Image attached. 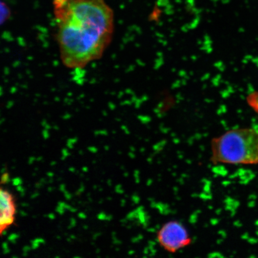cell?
<instances>
[{
  "label": "cell",
  "instance_id": "cell-1",
  "mask_svg": "<svg viewBox=\"0 0 258 258\" xmlns=\"http://www.w3.org/2000/svg\"><path fill=\"white\" fill-rule=\"evenodd\" d=\"M62 63L82 69L101 58L110 44L114 15L105 0H53Z\"/></svg>",
  "mask_w": 258,
  "mask_h": 258
},
{
  "label": "cell",
  "instance_id": "cell-2",
  "mask_svg": "<svg viewBox=\"0 0 258 258\" xmlns=\"http://www.w3.org/2000/svg\"><path fill=\"white\" fill-rule=\"evenodd\" d=\"M213 164H258V131L253 128L233 129L211 141Z\"/></svg>",
  "mask_w": 258,
  "mask_h": 258
},
{
  "label": "cell",
  "instance_id": "cell-3",
  "mask_svg": "<svg viewBox=\"0 0 258 258\" xmlns=\"http://www.w3.org/2000/svg\"><path fill=\"white\" fill-rule=\"evenodd\" d=\"M160 246L169 253H176L191 244L192 238L185 225L170 221L161 226L157 234Z\"/></svg>",
  "mask_w": 258,
  "mask_h": 258
},
{
  "label": "cell",
  "instance_id": "cell-4",
  "mask_svg": "<svg viewBox=\"0 0 258 258\" xmlns=\"http://www.w3.org/2000/svg\"><path fill=\"white\" fill-rule=\"evenodd\" d=\"M0 212L1 214L11 217H14L15 213L11 194L3 189L0 190Z\"/></svg>",
  "mask_w": 258,
  "mask_h": 258
},
{
  "label": "cell",
  "instance_id": "cell-5",
  "mask_svg": "<svg viewBox=\"0 0 258 258\" xmlns=\"http://www.w3.org/2000/svg\"><path fill=\"white\" fill-rule=\"evenodd\" d=\"M1 21L2 24L3 22H6L8 20L10 15H11V11L8 6L6 4H3V3H1Z\"/></svg>",
  "mask_w": 258,
  "mask_h": 258
},
{
  "label": "cell",
  "instance_id": "cell-6",
  "mask_svg": "<svg viewBox=\"0 0 258 258\" xmlns=\"http://www.w3.org/2000/svg\"><path fill=\"white\" fill-rule=\"evenodd\" d=\"M14 221V217H8V216L1 214V217H0V225H1L2 230H3L6 226L13 224Z\"/></svg>",
  "mask_w": 258,
  "mask_h": 258
},
{
  "label": "cell",
  "instance_id": "cell-7",
  "mask_svg": "<svg viewBox=\"0 0 258 258\" xmlns=\"http://www.w3.org/2000/svg\"><path fill=\"white\" fill-rule=\"evenodd\" d=\"M19 237V234L13 233L9 235V236L8 238V241H11L12 243L15 244L16 243V240H17Z\"/></svg>",
  "mask_w": 258,
  "mask_h": 258
},
{
  "label": "cell",
  "instance_id": "cell-8",
  "mask_svg": "<svg viewBox=\"0 0 258 258\" xmlns=\"http://www.w3.org/2000/svg\"><path fill=\"white\" fill-rule=\"evenodd\" d=\"M11 181V178H10L9 174L8 173H3L2 176V183H8Z\"/></svg>",
  "mask_w": 258,
  "mask_h": 258
},
{
  "label": "cell",
  "instance_id": "cell-9",
  "mask_svg": "<svg viewBox=\"0 0 258 258\" xmlns=\"http://www.w3.org/2000/svg\"><path fill=\"white\" fill-rule=\"evenodd\" d=\"M12 182L13 185L15 186H18L19 185H21L22 184V180L21 177H15L12 180Z\"/></svg>",
  "mask_w": 258,
  "mask_h": 258
},
{
  "label": "cell",
  "instance_id": "cell-10",
  "mask_svg": "<svg viewBox=\"0 0 258 258\" xmlns=\"http://www.w3.org/2000/svg\"><path fill=\"white\" fill-rule=\"evenodd\" d=\"M62 156L61 157V160H64L67 159V158L70 156V153L69 151L67 149V148H63L62 150Z\"/></svg>",
  "mask_w": 258,
  "mask_h": 258
},
{
  "label": "cell",
  "instance_id": "cell-11",
  "mask_svg": "<svg viewBox=\"0 0 258 258\" xmlns=\"http://www.w3.org/2000/svg\"><path fill=\"white\" fill-rule=\"evenodd\" d=\"M77 140L76 139H72V140H69L67 142V147L70 148V149H73L74 145L76 144Z\"/></svg>",
  "mask_w": 258,
  "mask_h": 258
},
{
  "label": "cell",
  "instance_id": "cell-12",
  "mask_svg": "<svg viewBox=\"0 0 258 258\" xmlns=\"http://www.w3.org/2000/svg\"><path fill=\"white\" fill-rule=\"evenodd\" d=\"M106 217H107V215L105 214V212H101L98 215V219L100 221H105L106 219Z\"/></svg>",
  "mask_w": 258,
  "mask_h": 258
},
{
  "label": "cell",
  "instance_id": "cell-13",
  "mask_svg": "<svg viewBox=\"0 0 258 258\" xmlns=\"http://www.w3.org/2000/svg\"><path fill=\"white\" fill-rule=\"evenodd\" d=\"M40 243H38V242L33 240L31 241V248L32 249L35 250L38 249L40 246Z\"/></svg>",
  "mask_w": 258,
  "mask_h": 258
},
{
  "label": "cell",
  "instance_id": "cell-14",
  "mask_svg": "<svg viewBox=\"0 0 258 258\" xmlns=\"http://www.w3.org/2000/svg\"><path fill=\"white\" fill-rule=\"evenodd\" d=\"M66 209L64 208L60 207V206L57 205L56 208V212L60 215H62L64 214V211H66Z\"/></svg>",
  "mask_w": 258,
  "mask_h": 258
},
{
  "label": "cell",
  "instance_id": "cell-15",
  "mask_svg": "<svg viewBox=\"0 0 258 258\" xmlns=\"http://www.w3.org/2000/svg\"><path fill=\"white\" fill-rule=\"evenodd\" d=\"M85 186L82 183V184L81 185L80 188L78 189V191H77L76 192V195L77 196L80 195L81 194H82L84 191H85Z\"/></svg>",
  "mask_w": 258,
  "mask_h": 258
},
{
  "label": "cell",
  "instance_id": "cell-16",
  "mask_svg": "<svg viewBox=\"0 0 258 258\" xmlns=\"http://www.w3.org/2000/svg\"><path fill=\"white\" fill-rule=\"evenodd\" d=\"M63 193L64 198H66L68 201H70V200L72 199L73 196L72 194H70L69 191H66Z\"/></svg>",
  "mask_w": 258,
  "mask_h": 258
},
{
  "label": "cell",
  "instance_id": "cell-17",
  "mask_svg": "<svg viewBox=\"0 0 258 258\" xmlns=\"http://www.w3.org/2000/svg\"><path fill=\"white\" fill-rule=\"evenodd\" d=\"M76 224H77V221H76V219L74 218L71 219L70 225L69 226V228L71 229L72 228L75 227Z\"/></svg>",
  "mask_w": 258,
  "mask_h": 258
},
{
  "label": "cell",
  "instance_id": "cell-18",
  "mask_svg": "<svg viewBox=\"0 0 258 258\" xmlns=\"http://www.w3.org/2000/svg\"><path fill=\"white\" fill-rule=\"evenodd\" d=\"M88 150L90 151V152H91L92 153H96L98 152V148H97L95 147H90L88 148Z\"/></svg>",
  "mask_w": 258,
  "mask_h": 258
},
{
  "label": "cell",
  "instance_id": "cell-19",
  "mask_svg": "<svg viewBox=\"0 0 258 258\" xmlns=\"http://www.w3.org/2000/svg\"><path fill=\"white\" fill-rule=\"evenodd\" d=\"M16 190L20 193L25 192V189L22 186V185L16 186Z\"/></svg>",
  "mask_w": 258,
  "mask_h": 258
},
{
  "label": "cell",
  "instance_id": "cell-20",
  "mask_svg": "<svg viewBox=\"0 0 258 258\" xmlns=\"http://www.w3.org/2000/svg\"><path fill=\"white\" fill-rule=\"evenodd\" d=\"M34 240L38 242V243H39L40 244L45 243V240L43 239V238H35V239H34Z\"/></svg>",
  "mask_w": 258,
  "mask_h": 258
},
{
  "label": "cell",
  "instance_id": "cell-21",
  "mask_svg": "<svg viewBox=\"0 0 258 258\" xmlns=\"http://www.w3.org/2000/svg\"><path fill=\"white\" fill-rule=\"evenodd\" d=\"M78 217L79 218L82 219H85L87 218L86 215L85 214V213H83V212L79 213V214L78 215Z\"/></svg>",
  "mask_w": 258,
  "mask_h": 258
},
{
  "label": "cell",
  "instance_id": "cell-22",
  "mask_svg": "<svg viewBox=\"0 0 258 258\" xmlns=\"http://www.w3.org/2000/svg\"><path fill=\"white\" fill-rule=\"evenodd\" d=\"M35 160H37V159H35V157H31L29 158L28 164H32V163H33L34 162V161Z\"/></svg>",
  "mask_w": 258,
  "mask_h": 258
},
{
  "label": "cell",
  "instance_id": "cell-23",
  "mask_svg": "<svg viewBox=\"0 0 258 258\" xmlns=\"http://www.w3.org/2000/svg\"><path fill=\"white\" fill-rule=\"evenodd\" d=\"M59 189L61 192H64L66 191V185L61 184L59 186Z\"/></svg>",
  "mask_w": 258,
  "mask_h": 258
},
{
  "label": "cell",
  "instance_id": "cell-24",
  "mask_svg": "<svg viewBox=\"0 0 258 258\" xmlns=\"http://www.w3.org/2000/svg\"><path fill=\"white\" fill-rule=\"evenodd\" d=\"M31 249H32V248L29 246H25L24 248H23V251H24V252H28V251H30Z\"/></svg>",
  "mask_w": 258,
  "mask_h": 258
},
{
  "label": "cell",
  "instance_id": "cell-25",
  "mask_svg": "<svg viewBox=\"0 0 258 258\" xmlns=\"http://www.w3.org/2000/svg\"><path fill=\"white\" fill-rule=\"evenodd\" d=\"M2 247L3 250L9 249V246L7 242H4L2 244Z\"/></svg>",
  "mask_w": 258,
  "mask_h": 258
},
{
  "label": "cell",
  "instance_id": "cell-26",
  "mask_svg": "<svg viewBox=\"0 0 258 258\" xmlns=\"http://www.w3.org/2000/svg\"><path fill=\"white\" fill-rule=\"evenodd\" d=\"M47 217L51 219V220H54L55 219V215L53 214H50L47 215Z\"/></svg>",
  "mask_w": 258,
  "mask_h": 258
},
{
  "label": "cell",
  "instance_id": "cell-27",
  "mask_svg": "<svg viewBox=\"0 0 258 258\" xmlns=\"http://www.w3.org/2000/svg\"><path fill=\"white\" fill-rule=\"evenodd\" d=\"M39 193L36 192H35L33 194V195H32L31 197V198L32 199H35V198H38V196H39Z\"/></svg>",
  "mask_w": 258,
  "mask_h": 258
},
{
  "label": "cell",
  "instance_id": "cell-28",
  "mask_svg": "<svg viewBox=\"0 0 258 258\" xmlns=\"http://www.w3.org/2000/svg\"><path fill=\"white\" fill-rule=\"evenodd\" d=\"M66 203L62 202H59L58 203V206H60V207H62L64 208V206H66ZM66 209V208H64Z\"/></svg>",
  "mask_w": 258,
  "mask_h": 258
},
{
  "label": "cell",
  "instance_id": "cell-29",
  "mask_svg": "<svg viewBox=\"0 0 258 258\" xmlns=\"http://www.w3.org/2000/svg\"><path fill=\"white\" fill-rule=\"evenodd\" d=\"M20 215L22 216V217H27V214L24 211H20Z\"/></svg>",
  "mask_w": 258,
  "mask_h": 258
},
{
  "label": "cell",
  "instance_id": "cell-30",
  "mask_svg": "<svg viewBox=\"0 0 258 258\" xmlns=\"http://www.w3.org/2000/svg\"><path fill=\"white\" fill-rule=\"evenodd\" d=\"M47 175L50 177V178H52V177L54 176V173L53 172H49L47 173Z\"/></svg>",
  "mask_w": 258,
  "mask_h": 258
},
{
  "label": "cell",
  "instance_id": "cell-31",
  "mask_svg": "<svg viewBox=\"0 0 258 258\" xmlns=\"http://www.w3.org/2000/svg\"><path fill=\"white\" fill-rule=\"evenodd\" d=\"M112 216L111 215H107V217H106V221H110L112 220Z\"/></svg>",
  "mask_w": 258,
  "mask_h": 258
},
{
  "label": "cell",
  "instance_id": "cell-32",
  "mask_svg": "<svg viewBox=\"0 0 258 258\" xmlns=\"http://www.w3.org/2000/svg\"><path fill=\"white\" fill-rule=\"evenodd\" d=\"M82 170L83 172H88L89 171V169L88 167H83L82 168Z\"/></svg>",
  "mask_w": 258,
  "mask_h": 258
},
{
  "label": "cell",
  "instance_id": "cell-33",
  "mask_svg": "<svg viewBox=\"0 0 258 258\" xmlns=\"http://www.w3.org/2000/svg\"><path fill=\"white\" fill-rule=\"evenodd\" d=\"M69 171L70 172L74 173L76 172V169L73 167H70Z\"/></svg>",
  "mask_w": 258,
  "mask_h": 258
},
{
  "label": "cell",
  "instance_id": "cell-34",
  "mask_svg": "<svg viewBox=\"0 0 258 258\" xmlns=\"http://www.w3.org/2000/svg\"><path fill=\"white\" fill-rule=\"evenodd\" d=\"M42 185L43 184H42V183L40 182L37 183L36 184H35V187H36L37 188H40Z\"/></svg>",
  "mask_w": 258,
  "mask_h": 258
},
{
  "label": "cell",
  "instance_id": "cell-35",
  "mask_svg": "<svg viewBox=\"0 0 258 258\" xmlns=\"http://www.w3.org/2000/svg\"><path fill=\"white\" fill-rule=\"evenodd\" d=\"M72 206L67 204L66 205V206H64V208L68 210V211H70V209H72Z\"/></svg>",
  "mask_w": 258,
  "mask_h": 258
},
{
  "label": "cell",
  "instance_id": "cell-36",
  "mask_svg": "<svg viewBox=\"0 0 258 258\" xmlns=\"http://www.w3.org/2000/svg\"><path fill=\"white\" fill-rule=\"evenodd\" d=\"M99 235H101V233L96 234L94 235H93V240H96V238L99 236Z\"/></svg>",
  "mask_w": 258,
  "mask_h": 258
},
{
  "label": "cell",
  "instance_id": "cell-37",
  "mask_svg": "<svg viewBox=\"0 0 258 258\" xmlns=\"http://www.w3.org/2000/svg\"><path fill=\"white\" fill-rule=\"evenodd\" d=\"M10 251H11V250H10L9 249L3 250V253L6 254H8L10 253Z\"/></svg>",
  "mask_w": 258,
  "mask_h": 258
},
{
  "label": "cell",
  "instance_id": "cell-38",
  "mask_svg": "<svg viewBox=\"0 0 258 258\" xmlns=\"http://www.w3.org/2000/svg\"><path fill=\"white\" fill-rule=\"evenodd\" d=\"M7 234H8L7 231H6L5 230H4V229H3V230H2V235H7Z\"/></svg>",
  "mask_w": 258,
  "mask_h": 258
},
{
  "label": "cell",
  "instance_id": "cell-39",
  "mask_svg": "<svg viewBox=\"0 0 258 258\" xmlns=\"http://www.w3.org/2000/svg\"><path fill=\"white\" fill-rule=\"evenodd\" d=\"M70 211L72 212V213H76L77 211V209L72 207V209H70Z\"/></svg>",
  "mask_w": 258,
  "mask_h": 258
},
{
  "label": "cell",
  "instance_id": "cell-40",
  "mask_svg": "<svg viewBox=\"0 0 258 258\" xmlns=\"http://www.w3.org/2000/svg\"><path fill=\"white\" fill-rule=\"evenodd\" d=\"M21 206H22V207H27V206H28V204H27V203H22Z\"/></svg>",
  "mask_w": 258,
  "mask_h": 258
},
{
  "label": "cell",
  "instance_id": "cell-41",
  "mask_svg": "<svg viewBox=\"0 0 258 258\" xmlns=\"http://www.w3.org/2000/svg\"><path fill=\"white\" fill-rule=\"evenodd\" d=\"M6 167H3V168L1 170V172L3 174L6 173Z\"/></svg>",
  "mask_w": 258,
  "mask_h": 258
},
{
  "label": "cell",
  "instance_id": "cell-42",
  "mask_svg": "<svg viewBox=\"0 0 258 258\" xmlns=\"http://www.w3.org/2000/svg\"><path fill=\"white\" fill-rule=\"evenodd\" d=\"M56 164V161H51V162L50 163L51 166H55Z\"/></svg>",
  "mask_w": 258,
  "mask_h": 258
},
{
  "label": "cell",
  "instance_id": "cell-43",
  "mask_svg": "<svg viewBox=\"0 0 258 258\" xmlns=\"http://www.w3.org/2000/svg\"><path fill=\"white\" fill-rule=\"evenodd\" d=\"M107 183L109 186H111V185H112L111 180L110 179L108 180Z\"/></svg>",
  "mask_w": 258,
  "mask_h": 258
},
{
  "label": "cell",
  "instance_id": "cell-44",
  "mask_svg": "<svg viewBox=\"0 0 258 258\" xmlns=\"http://www.w3.org/2000/svg\"><path fill=\"white\" fill-rule=\"evenodd\" d=\"M70 238H72V239L74 240L76 239V237L74 235H71Z\"/></svg>",
  "mask_w": 258,
  "mask_h": 258
},
{
  "label": "cell",
  "instance_id": "cell-45",
  "mask_svg": "<svg viewBox=\"0 0 258 258\" xmlns=\"http://www.w3.org/2000/svg\"><path fill=\"white\" fill-rule=\"evenodd\" d=\"M52 191H53V188H51V187H48V191L51 192Z\"/></svg>",
  "mask_w": 258,
  "mask_h": 258
},
{
  "label": "cell",
  "instance_id": "cell-46",
  "mask_svg": "<svg viewBox=\"0 0 258 258\" xmlns=\"http://www.w3.org/2000/svg\"><path fill=\"white\" fill-rule=\"evenodd\" d=\"M42 160H43V157H38L37 159V160L38 161H40Z\"/></svg>",
  "mask_w": 258,
  "mask_h": 258
},
{
  "label": "cell",
  "instance_id": "cell-47",
  "mask_svg": "<svg viewBox=\"0 0 258 258\" xmlns=\"http://www.w3.org/2000/svg\"><path fill=\"white\" fill-rule=\"evenodd\" d=\"M104 149L105 151H108L109 150V147L108 146H105Z\"/></svg>",
  "mask_w": 258,
  "mask_h": 258
},
{
  "label": "cell",
  "instance_id": "cell-48",
  "mask_svg": "<svg viewBox=\"0 0 258 258\" xmlns=\"http://www.w3.org/2000/svg\"><path fill=\"white\" fill-rule=\"evenodd\" d=\"M28 255V253L27 252H24V254H23V256H27Z\"/></svg>",
  "mask_w": 258,
  "mask_h": 258
},
{
  "label": "cell",
  "instance_id": "cell-49",
  "mask_svg": "<svg viewBox=\"0 0 258 258\" xmlns=\"http://www.w3.org/2000/svg\"><path fill=\"white\" fill-rule=\"evenodd\" d=\"M83 228H85V230H86V229L88 228V226L85 225V226H84Z\"/></svg>",
  "mask_w": 258,
  "mask_h": 258
},
{
  "label": "cell",
  "instance_id": "cell-50",
  "mask_svg": "<svg viewBox=\"0 0 258 258\" xmlns=\"http://www.w3.org/2000/svg\"><path fill=\"white\" fill-rule=\"evenodd\" d=\"M79 154L80 155H83V151H79Z\"/></svg>",
  "mask_w": 258,
  "mask_h": 258
},
{
  "label": "cell",
  "instance_id": "cell-51",
  "mask_svg": "<svg viewBox=\"0 0 258 258\" xmlns=\"http://www.w3.org/2000/svg\"><path fill=\"white\" fill-rule=\"evenodd\" d=\"M72 239L71 238H68V239H67V241H69V242L72 241Z\"/></svg>",
  "mask_w": 258,
  "mask_h": 258
},
{
  "label": "cell",
  "instance_id": "cell-52",
  "mask_svg": "<svg viewBox=\"0 0 258 258\" xmlns=\"http://www.w3.org/2000/svg\"><path fill=\"white\" fill-rule=\"evenodd\" d=\"M96 252L97 253H99L100 252V250L99 249H97Z\"/></svg>",
  "mask_w": 258,
  "mask_h": 258
},
{
  "label": "cell",
  "instance_id": "cell-53",
  "mask_svg": "<svg viewBox=\"0 0 258 258\" xmlns=\"http://www.w3.org/2000/svg\"><path fill=\"white\" fill-rule=\"evenodd\" d=\"M49 182H50V183H52V182H53V179H50V180H49Z\"/></svg>",
  "mask_w": 258,
  "mask_h": 258
},
{
  "label": "cell",
  "instance_id": "cell-54",
  "mask_svg": "<svg viewBox=\"0 0 258 258\" xmlns=\"http://www.w3.org/2000/svg\"><path fill=\"white\" fill-rule=\"evenodd\" d=\"M74 258H80L81 257L79 256H76L74 257Z\"/></svg>",
  "mask_w": 258,
  "mask_h": 258
},
{
  "label": "cell",
  "instance_id": "cell-55",
  "mask_svg": "<svg viewBox=\"0 0 258 258\" xmlns=\"http://www.w3.org/2000/svg\"><path fill=\"white\" fill-rule=\"evenodd\" d=\"M12 257L13 258H18V257L16 256H13Z\"/></svg>",
  "mask_w": 258,
  "mask_h": 258
},
{
  "label": "cell",
  "instance_id": "cell-56",
  "mask_svg": "<svg viewBox=\"0 0 258 258\" xmlns=\"http://www.w3.org/2000/svg\"><path fill=\"white\" fill-rule=\"evenodd\" d=\"M93 188H94V189H96V188H97V186H95H95H94V187H93Z\"/></svg>",
  "mask_w": 258,
  "mask_h": 258
},
{
  "label": "cell",
  "instance_id": "cell-57",
  "mask_svg": "<svg viewBox=\"0 0 258 258\" xmlns=\"http://www.w3.org/2000/svg\"><path fill=\"white\" fill-rule=\"evenodd\" d=\"M93 164H95V162H96V161H93Z\"/></svg>",
  "mask_w": 258,
  "mask_h": 258
},
{
  "label": "cell",
  "instance_id": "cell-58",
  "mask_svg": "<svg viewBox=\"0 0 258 258\" xmlns=\"http://www.w3.org/2000/svg\"><path fill=\"white\" fill-rule=\"evenodd\" d=\"M57 238H59V239H60V237H59V236L57 237Z\"/></svg>",
  "mask_w": 258,
  "mask_h": 258
},
{
  "label": "cell",
  "instance_id": "cell-59",
  "mask_svg": "<svg viewBox=\"0 0 258 258\" xmlns=\"http://www.w3.org/2000/svg\"><path fill=\"white\" fill-rule=\"evenodd\" d=\"M55 257H56V258H57V257H59V256H55Z\"/></svg>",
  "mask_w": 258,
  "mask_h": 258
}]
</instances>
